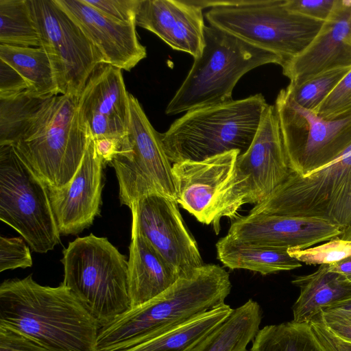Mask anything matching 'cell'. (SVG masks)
I'll return each mask as SVG.
<instances>
[{
  "label": "cell",
  "instance_id": "cell-1",
  "mask_svg": "<svg viewBox=\"0 0 351 351\" xmlns=\"http://www.w3.org/2000/svg\"><path fill=\"white\" fill-rule=\"evenodd\" d=\"M0 325L25 333L49 351H97L100 326L62 282L43 286L32 274L4 280Z\"/></svg>",
  "mask_w": 351,
  "mask_h": 351
},
{
  "label": "cell",
  "instance_id": "cell-2",
  "mask_svg": "<svg viewBox=\"0 0 351 351\" xmlns=\"http://www.w3.org/2000/svg\"><path fill=\"white\" fill-rule=\"evenodd\" d=\"M232 285L228 272L204 264L147 302L101 327L97 351H119L148 341L225 303Z\"/></svg>",
  "mask_w": 351,
  "mask_h": 351
},
{
  "label": "cell",
  "instance_id": "cell-3",
  "mask_svg": "<svg viewBox=\"0 0 351 351\" xmlns=\"http://www.w3.org/2000/svg\"><path fill=\"white\" fill-rule=\"evenodd\" d=\"M90 134L79 97H49L12 145L19 156L47 186L60 189L75 175Z\"/></svg>",
  "mask_w": 351,
  "mask_h": 351
},
{
  "label": "cell",
  "instance_id": "cell-4",
  "mask_svg": "<svg viewBox=\"0 0 351 351\" xmlns=\"http://www.w3.org/2000/svg\"><path fill=\"white\" fill-rule=\"evenodd\" d=\"M267 106L258 93L186 112L160 133L164 150L173 164L201 161L234 150L243 154L251 145Z\"/></svg>",
  "mask_w": 351,
  "mask_h": 351
},
{
  "label": "cell",
  "instance_id": "cell-5",
  "mask_svg": "<svg viewBox=\"0 0 351 351\" xmlns=\"http://www.w3.org/2000/svg\"><path fill=\"white\" fill-rule=\"evenodd\" d=\"M204 38L201 54L166 108L168 115L230 102L244 74L266 64H283L277 54L213 25L204 26Z\"/></svg>",
  "mask_w": 351,
  "mask_h": 351
},
{
  "label": "cell",
  "instance_id": "cell-6",
  "mask_svg": "<svg viewBox=\"0 0 351 351\" xmlns=\"http://www.w3.org/2000/svg\"><path fill=\"white\" fill-rule=\"evenodd\" d=\"M62 283L100 328L131 308L128 261L105 237H78L63 250Z\"/></svg>",
  "mask_w": 351,
  "mask_h": 351
},
{
  "label": "cell",
  "instance_id": "cell-7",
  "mask_svg": "<svg viewBox=\"0 0 351 351\" xmlns=\"http://www.w3.org/2000/svg\"><path fill=\"white\" fill-rule=\"evenodd\" d=\"M206 17L210 25L277 54L283 64L309 45L324 23L293 12L286 0L217 1Z\"/></svg>",
  "mask_w": 351,
  "mask_h": 351
},
{
  "label": "cell",
  "instance_id": "cell-8",
  "mask_svg": "<svg viewBox=\"0 0 351 351\" xmlns=\"http://www.w3.org/2000/svg\"><path fill=\"white\" fill-rule=\"evenodd\" d=\"M249 214L317 217L343 228L351 239V145L321 168L289 175Z\"/></svg>",
  "mask_w": 351,
  "mask_h": 351
},
{
  "label": "cell",
  "instance_id": "cell-9",
  "mask_svg": "<svg viewBox=\"0 0 351 351\" xmlns=\"http://www.w3.org/2000/svg\"><path fill=\"white\" fill-rule=\"evenodd\" d=\"M290 172L275 106L268 105L251 145L217 194L211 210L215 233L222 217L234 216L243 204L262 202Z\"/></svg>",
  "mask_w": 351,
  "mask_h": 351
},
{
  "label": "cell",
  "instance_id": "cell-10",
  "mask_svg": "<svg viewBox=\"0 0 351 351\" xmlns=\"http://www.w3.org/2000/svg\"><path fill=\"white\" fill-rule=\"evenodd\" d=\"M0 219L36 252L46 253L60 242L47 186L12 145L0 147Z\"/></svg>",
  "mask_w": 351,
  "mask_h": 351
},
{
  "label": "cell",
  "instance_id": "cell-11",
  "mask_svg": "<svg viewBox=\"0 0 351 351\" xmlns=\"http://www.w3.org/2000/svg\"><path fill=\"white\" fill-rule=\"evenodd\" d=\"M130 123L119 152L110 162L119 182V199L130 209L141 197L160 193L176 199L172 165L158 133L138 100L129 94Z\"/></svg>",
  "mask_w": 351,
  "mask_h": 351
},
{
  "label": "cell",
  "instance_id": "cell-12",
  "mask_svg": "<svg viewBox=\"0 0 351 351\" xmlns=\"http://www.w3.org/2000/svg\"><path fill=\"white\" fill-rule=\"evenodd\" d=\"M274 106L291 171L306 176L351 145V117L326 120L299 106L285 88L279 92Z\"/></svg>",
  "mask_w": 351,
  "mask_h": 351
},
{
  "label": "cell",
  "instance_id": "cell-13",
  "mask_svg": "<svg viewBox=\"0 0 351 351\" xmlns=\"http://www.w3.org/2000/svg\"><path fill=\"white\" fill-rule=\"evenodd\" d=\"M60 95L80 97L101 56L54 0H27Z\"/></svg>",
  "mask_w": 351,
  "mask_h": 351
},
{
  "label": "cell",
  "instance_id": "cell-14",
  "mask_svg": "<svg viewBox=\"0 0 351 351\" xmlns=\"http://www.w3.org/2000/svg\"><path fill=\"white\" fill-rule=\"evenodd\" d=\"M130 210L141 234L181 277L204 264L175 199L152 193L139 199Z\"/></svg>",
  "mask_w": 351,
  "mask_h": 351
},
{
  "label": "cell",
  "instance_id": "cell-15",
  "mask_svg": "<svg viewBox=\"0 0 351 351\" xmlns=\"http://www.w3.org/2000/svg\"><path fill=\"white\" fill-rule=\"evenodd\" d=\"M104 164L90 130L84 156L70 182L60 189L47 186L60 234H77L92 225L99 215Z\"/></svg>",
  "mask_w": 351,
  "mask_h": 351
},
{
  "label": "cell",
  "instance_id": "cell-16",
  "mask_svg": "<svg viewBox=\"0 0 351 351\" xmlns=\"http://www.w3.org/2000/svg\"><path fill=\"white\" fill-rule=\"evenodd\" d=\"M343 233L342 228L321 218L248 214L235 219L227 235L252 245L304 250Z\"/></svg>",
  "mask_w": 351,
  "mask_h": 351
},
{
  "label": "cell",
  "instance_id": "cell-17",
  "mask_svg": "<svg viewBox=\"0 0 351 351\" xmlns=\"http://www.w3.org/2000/svg\"><path fill=\"white\" fill-rule=\"evenodd\" d=\"M94 45L103 63L130 71L147 56L135 23L111 18L83 0H54Z\"/></svg>",
  "mask_w": 351,
  "mask_h": 351
},
{
  "label": "cell",
  "instance_id": "cell-18",
  "mask_svg": "<svg viewBox=\"0 0 351 351\" xmlns=\"http://www.w3.org/2000/svg\"><path fill=\"white\" fill-rule=\"evenodd\" d=\"M121 71L106 63L99 64L79 97L80 110L95 140L121 139L128 134L130 93Z\"/></svg>",
  "mask_w": 351,
  "mask_h": 351
},
{
  "label": "cell",
  "instance_id": "cell-19",
  "mask_svg": "<svg viewBox=\"0 0 351 351\" xmlns=\"http://www.w3.org/2000/svg\"><path fill=\"white\" fill-rule=\"evenodd\" d=\"M341 67H351V0H337L309 45L282 66L291 84Z\"/></svg>",
  "mask_w": 351,
  "mask_h": 351
},
{
  "label": "cell",
  "instance_id": "cell-20",
  "mask_svg": "<svg viewBox=\"0 0 351 351\" xmlns=\"http://www.w3.org/2000/svg\"><path fill=\"white\" fill-rule=\"evenodd\" d=\"M202 10L196 1L140 0L135 23L196 58L204 45Z\"/></svg>",
  "mask_w": 351,
  "mask_h": 351
},
{
  "label": "cell",
  "instance_id": "cell-21",
  "mask_svg": "<svg viewBox=\"0 0 351 351\" xmlns=\"http://www.w3.org/2000/svg\"><path fill=\"white\" fill-rule=\"evenodd\" d=\"M239 155L234 150L201 161L173 163L178 204L200 223L212 224L211 210L217 194L231 177Z\"/></svg>",
  "mask_w": 351,
  "mask_h": 351
},
{
  "label": "cell",
  "instance_id": "cell-22",
  "mask_svg": "<svg viewBox=\"0 0 351 351\" xmlns=\"http://www.w3.org/2000/svg\"><path fill=\"white\" fill-rule=\"evenodd\" d=\"M129 252L131 308L158 296L181 277L141 234L133 219Z\"/></svg>",
  "mask_w": 351,
  "mask_h": 351
},
{
  "label": "cell",
  "instance_id": "cell-23",
  "mask_svg": "<svg viewBox=\"0 0 351 351\" xmlns=\"http://www.w3.org/2000/svg\"><path fill=\"white\" fill-rule=\"evenodd\" d=\"M291 282L300 291L293 306V321L298 323H309L324 310L351 299V283L330 271L328 264L319 265L315 271Z\"/></svg>",
  "mask_w": 351,
  "mask_h": 351
},
{
  "label": "cell",
  "instance_id": "cell-24",
  "mask_svg": "<svg viewBox=\"0 0 351 351\" xmlns=\"http://www.w3.org/2000/svg\"><path fill=\"white\" fill-rule=\"evenodd\" d=\"M216 249L217 258L230 269H247L265 276L302 266L287 249L252 245L227 234L219 239Z\"/></svg>",
  "mask_w": 351,
  "mask_h": 351
},
{
  "label": "cell",
  "instance_id": "cell-25",
  "mask_svg": "<svg viewBox=\"0 0 351 351\" xmlns=\"http://www.w3.org/2000/svg\"><path fill=\"white\" fill-rule=\"evenodd\" d=\"M261 320V307L250 299L233 308L223 322L189 351H248L247 346L260 330Z\"/></svg>",
  "mask_w": 351,
  "mask_h": 351
},
{
  "label": "cell",
  "instance_id": "cell-26",
  "mask_svg": "<svg viewBox=\"0 0 351 351\" xmlns=\"http://www.w3.org/2000/svg\"><path fill=\"white\" fill-rule=\"evenodd\" d=\"M0 60L23 77L27 90L35 96L59 94L51 62L43 48L0 44Z\"/></svg>",
  "mask_w": 351,
  "mask_h": 351
},
{
  "label": "cell",
  "instance_id": "cell-27",
  "mask_svg": "<svg viewBox=\"0 0 351 351\" xmlns=\"http://www.w3.org/2000/svg\"><path fill=\"white\" fill-rule=\"evenodd\" d=\"M223 303L148 341L119 351H189L232 312Z\"/></svg>",
  "mask_w": 351,
  "mask_h": 351
},
{
  "label": "cell",
  "instance_id": "cell-28",
  "mask_svg": "<svg viewBox=\"0 0 351 351\" xmlns=\"http://www.w3.org/2000/svg\"><path fill=\"white\" fill-rule=\"evenodd\" d=\"M249 351H327L309 323L267 325L257 332Z\"/></svg>",
  "mask_w": 351,
  "mask_h": 351
},
{
  "label": "cell",
  "instance_id": "cell-29",
  "mask_svg": "<svg viewBox=\"0 0 351 351\" xmlns=\"http://www.w3.org/2000/svg\"><path fill=\"white\" fill-rule=\"evenodd\" d=\"M49 97L35 96L28 90L0 97V147L12 146L16 143L26 125Z\"/></svg>",
  "mask_w": 351,
  "mask_h": 351
},
{
  "label": "cell",
  "instance_id": "cell-30",
  "mask_svg": "<svg viewBox=\"0 0 351 351\" xmlns=\"http://www.w3.org/2000/svg\"><path fill=\"white\" fill-rule=\"evenodd\" d=\"M0 44L40 47L39 34L27 0H0Z\"/></svg>",
  "mask_w": 351,
  "mask_h": 351
},
{
  "label": "cell",
  "instance_id": "cell-31",
  "mask_svg": "<svg viewBox=\"0 0 351 351\" xmlns=\"http://www.w3.org/2000/svg\"><path fill=\"white\" fill-rule=\"evenodd\" d=\"M350 69L351 67L331 69L302 84H289L285 89L299 106L316 113L323 101Z\"/></svg>",
  "mask_w": 351,
  "mask_h": 351
},
{
  "label": "cell",
  "instance_id": "cell-32",
  "mask_svg": "<svg viewBox=\"0 0 351 351\" xmlns=\"http://www.w3.org/2000/svg\"><path fill=\"white\" fill-rule=\"evenodd\" d=\"M288 252L306 265L331 264L351 256V239L339 236L304 250L289 249Z\"/></svg>",
  "mask_w": 351,
  "mask_h": 351
},
{
  "label": "cell",
  "instance_id": "cell-33",
  "mask_svg": "<svg viewBox=\"0 0 351 351\" xmlns=\"http://www.w3.org/2000/svg\"><path fill=\"white\" fill-rule=\"evenodd\" d=\"M316 114L328 121L351 117V69L323 101Z\"/></svg>",
  "mask_w": 351,
  "mask_h": 351
},
{
  "label": "cell",
  "instance_id": "cell-34",
  "mask_svg": "<svg viewBox=\"0 0 351 351\" xmlns=\"http://www.w3.org/2000/svg\"><path fill=\"white\" fill-rule=\"evenodd\" d=\"M29 247L21 238L0 237V271L32 265Z\"/></svg>",
  "mask_w": 351,
  "mask_h": 351
},
{
  "label": "cell",
  "instance_id": "cell-35",
  "mask_svg": "<svg viewBox=\"0 0 351 351\" xmlns=\"http://www.w3.org/2000/svg\"><path fill=\"white\" fill-rule=\"evenodd\" d=\"M103 14L116 20L135 23L140 0H83Z\"/></svg>",
  "mask_w": 351,
  "mask_h": 351
},
{
  "label": "cell",
  "instance_id": "cell-36",
  "mask_svg": "<svg viewBox=\"0 0 351 351\" xmlns=\"http://www.w3.org/2000/svg\"><path fill=\"white\" fill-rule=\"evenodd\" d=\"M337 0H286L287 8L293 12L324 22L332 14Z\"/></svg>",
  "mask_w": 351,
  "mask_h": 351
},
{
  "label": "cell",
  "instance_id": "cell-37",
  "mask_svg": "<svg viewBox=\"0 0 351 351\" xmlns=\"http://www.w3.org/2000/svg\"><path fill=\"white\" fill-rule=\"evenodd\" d=\"M0 351H49L40 343L13 328L0 325Z\"/></svg>",
  "mask_w": 351,
  "mask_h": 351
},
{
  "label": "cell",
  "instance_id": "cell-38",
  "mask_svg": "<svg viewBox=\"0 0 351 351\" xmlns=\"http://www.w3.org/2000/svg\"><path fill=\"white\" fill-rule=\"evenodd\" d=\"M315 317L337 336L351 343V311L335 307L324 310Z\"/></svg>",
  "mask_w": 351,
  "mask_h": 351
},
{
  "label": "cell",
  "instance_id": "cell-39",
  "mask_svg": "<svg viewBox=\"0 0 351 351\" xmlns=\"http://www.w3.org/2000/svg\"><path fill=\"white\" fill-rule=\"evenodd\" d=\"M309 324L327 351H351V343L334 334L317 317L313 318Z\"/></svg>",
  "mask_w": 351,
  "mask_h": 351
},
{
  "label": "cell",
  "instance_id": "cell-40",
  "mask_svg": "<svg viewBox=\"0 0 351 351\" xmlns=\"http://www.w3.org/2000/svg\"><path fill=\"white\" fill-rule=\"evenodd\" d=\"M27 90L23 77L11 66L0 60V97Z\"/></svg>",
  "mask_w": 351,
  "mask_h": 351
},
{
  "label": "cell",
  "instance_id": "cell-41",
  "mask_svg": "<svg viewBox=\"0 0 351 351\" xmlns=\"http://www.w3.org/2000/svg\"><path fill=\"white\" fill-rule=\"evenodd\" d=\"M95 141L97 154L103 158L105 163H110L119 151L121 139L102 138L95 139Z\"/></svg>",
  "mask_w": 351,
  "mask_h": 351
},
{
  "label": "cell",
  "instance_id": "cell-42",
  "mask_svg": "<svg viewBox=\"0 0 351 351\" xmlns=\"http://www.w3.org/2000/svg\"><path fill=\"white\" fill-rule=\"evenodd\" d=\"M329 269L344 277L351 283V256L343 261L328 264Z\"/></svg>",
  "mask_w": 351,
  "mask_h": 351
},
{
  "label": "cell",
  "instance_id": "cell-43",
  "mask_svg": "<svg viewBox=\"0 0 351 351\" xmlns=\"http://www.w3.org/2000/svg\"><path fill=\"white\" fill-rule=\"evenodd\" d=\"M341 308L344 310H347L349 311H351V299L343 301L339 304H337V305L334 306L332 308Z\"/></svg>",
  "mask_w": 351,
  "mask_h": 351
}]
</instances>
